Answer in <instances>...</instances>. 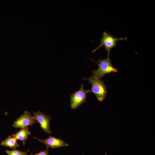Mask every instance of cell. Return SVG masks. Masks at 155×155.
<instances>
[{
	"label": "cell",
	"instance_id": "10",
	"mask_svg": "<svg viewBox=\"0 0 155 155\" xmlns=\"http://www.w3.org/2000/svg\"><path fill=\"white\" fill-rule=\"evenodd\" d=\"M29 151L23 152L20 150L13 149L12 150H6V152L8 155H27V153Z\"/></svg>",
	"mask_w": 155,
	"mask_h": 155
},
{
	"label": "cell",
	"instance_id": "4",
	"mask_svg": "<svg viewBox=\"0 0 155 155\" xmlns=\"http://www.w3.org/2000/svg\"><path fill=\"white\" fill-rule=\"evenodd\" d=\"M91 91L86 90L84 88V85L82 84L80 89L72 94L70 97V107L75 109L80 106L86 100L87 94Z\"/></svg>",
	"mask_w": 155,
	"mask_h": 155
},
{
	"label": "cell",
	"instance_id": "1",
	"mask_svg": "<svg viewBox=\"0 0 155 155\" xmlns=\"http://www.w3.org/2000/svg\"><path fill=\"white\" fill-rule=\"evenodd\" d=\"M83 80L88 81L92 85L91 92L94 93L99 101H102L105 98L107 92L106 86L104 81L93 76L89 78L85 77Z\"/></svg>",
	"mask_w": 155,
	"mask_h": 155
},
{
	"label": "cell",
	"instance_id": "11",
	"mask_svg": "<svg viewBox=\"0 0 155 155\" xmlns=\"http://www.w3.org/2000/svg\"><path fill=\"white\" fill-rule=\"evenodd\" d=\"M49 147H46V150L44 151H40L38 153L35 154H31L32 155H48L49 152H48Z\"/></svg>",
	"mask_w": 155,
	"mask_h": 155
},
{
	"label": "cell",
	"instance_id": "6",
	"mask_svg": "<svg viewBox=\"0 0 155 155\" xmlns=\"http://www.w3.org/2000/svg\"><path fill=\"white\" fill-rule=\"evenodd\" d=\"M32 113L34 119L40 124L43 131L50 134L51 132L50 127V122L51 120L50 117L39 111Z\"/></svg>",
	"mask_w": 155,
	"mask_h": 155
},
{
	"label": "cell",
	"instance_id": "8",
	"mask_svg": "<svg viewBox=\"0 0 155 155\" xmlns=\"http://www.w3.org/2000/svg\"><path fill=\"white\" fill-rule=\"evenodd\" d=\"M31 132L29 131L27 127L21 128L18 132L12 135V136L17 140H21L23 145H24L25 141L27 140L28 136L30 135Z\"/></svg>",
	"mask_w": 155,
	"mask_h": 155
},
{
	"label": "cell",
	"instance_id": "3",
	"mask_svg": "<svg viewBox=\"0 0 155 155\" xmlns=\"http://www.w3.org/2000/svg\"><path fill=\"white\" fill-rule=\"evenodd\" d=\"M127 40L126 37L120 38L115 37L111 34L104 31L102 33V37L100 40L99 45L93 50L92 52H95L103 46L108 53L107 56H109L111 50L117 46V41Z\"/></svg>",
	"mask_w": 155,
	"mask_h": 155
},
{
	"label": "cell",
	"instance_id": "7",
	"mask_svg": "<svg viewBox=\"0 0 155 155\" xmlns=\"http://www.w3.org/2000/svg\"><path fill=\"white\" fill-rule=\"evenodd\" d=\"M34 138L38 139L39 142L45 144L46 147L53 148H58L64 147H68L69 144L63 140L50 135L44 140L39 139L33 136Z\"/></svg>",
	"mask_w": 155,
	"mask_h": 155
},
{
	"label": "cell",
	"instance_id": "5",
	"mask_svg": "<svg viewBox=\"0 0 155 155\" xmlns=\"http://www.w3.org/2000/svg\"><path fill=\"white\" fill-rule=\"evenodd\" d=\"M37 122L29 112L25 111L14 122L13 126L16 128H22L27 126H33L34 123Z\"/></svg>",
	"mask_w": 155,
	"mask_h": 155
},
{
	"label": "cell",
	"instance_id": "2",
	"mask_svg": "<svg viewBox=\"0 0 155 155\" xmlns=\"http://www.w3.org/2000/svg\"><path fill=\"white\" fill-rule=\"evenodd\" d=\"M98 62V68L92 71L93 76L101 79L107 74L118 72L117 70L112 65L109 56H107L106 59H99Z\"/></svg>",
	"mask_w": 155,
	"mask_h": 155
},
{
	"label": "cell",
	"instance_id": "9",
	"mask_svg": "<svg viewBox=\"0 0 155 155\" xmlns=\"http://www.w3.org/2000/svg\"><path fill=\"white\" fill-rule=\"evenodd\" d=\"M17 140L16 138L9 135L6 139L2 141L1 145L13 148V149H16V148L20 146L18 144Z\"/></svg>",
	"mask_w": 155,
	"mask_h": 155
}]
</instances>
